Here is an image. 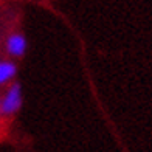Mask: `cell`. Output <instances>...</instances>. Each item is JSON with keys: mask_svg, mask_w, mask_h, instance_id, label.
Instances as JSON below:
<instances>
[{"mask_svg": "<svg viewBox=\"0 0 152 152\" xmlns=\"http://www.w3.org/2000/svg\"><path fill=\"white\" fill-rule=\"evenodd\" d=\"M26 39L23 34L20 33H12L11 36L6 39V53L12 58H20L23 56L26 51Z\"/></svg>", "mask_w": 152, "mask_h": 152, "instance_id": "7a4b0ae2", "label": "cell"}, {"mask_svg": "<svg viewBox=\"0 0 152 152\" xmlns=\"http://www.w3.org/2000/svg\"><path fill=\"white\" fill-rule=\"evenodd\" d=\"M22 107V90L20 84H12L0 101V113L2 115H14Z\"/></svg>", "mask_w": 152, "mask_h": 152, "instance_id": "6da1fadb", "label": "cell"}, {"mask_svg": "<svg viewBox=\"0 0 152 152\" xmlns=\"http://www.w3.org/2000/svg\"><path fill=\"white\" fill-rule=\"evenodd\" d=\"M17 73V67L14 62L10 61H0V86L11 81Z\"/></svg>", "mask_w": 152, "mask_h": 152, "instance_id": "3957f363", "label": "cell"}]
</instances>
